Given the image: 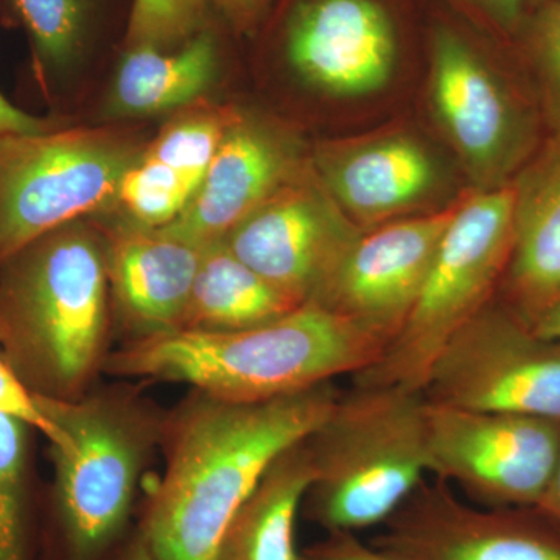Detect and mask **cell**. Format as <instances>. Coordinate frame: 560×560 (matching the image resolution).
Wrapping results in <instances>:
<instances>
[{
  "label": "cell",
  "instance_id": "cell-12",
  "mask_svg": "<svg viewBox=\"0 0 560 560\" xmlns=\"http://www.w3.org/2000/svg\"><path fill=\"white\" fill-rule=\"evenodd\" d=\"M456 208L361 234L313 302L389 345L418 301Z\"/></svg>",
  "mask_w": 560,
  "mask_h": 560
},
{
  "label": "cell",
  "instance_id": "cell-13",
  "mask_svg": "<svg viewBox=\"0 0 560 560\" xmlns=\"http://www.w3.org/2000/svg\"><path fill=\"white\" fill-rule=\"evenodd\" d=\"M431 98L478 175L501 180L517 167L529 142L528 119L488 62L448 27L431 36Z\"/></svg>",
  "mask_w": 560,
  "mask_h": 560
},
{
  "label": "cell",
  "instance_id": "cell-28",
  "mask_svg": "<svg viewBox=\"0 0 560 560\" xmlns=\"http://www.w3.org/2000/svg\"><path fill=\"white\" fill-rule=\"evenodd\" d=\"M0 412L13 416L31 425L49 441L51 448L66 451L69 438L40 411L35 394L27 389L21 378L14 374L10 364L0 355Z\"/></svg>",
  "mask_w": 560,
  "mask_h": 560
},
{
  "label": "cell",
  "instance_id": "cell-31",
  "mask_svg": "<svg viewBox=\"0 0 560 560\" xmlns=\"http://www.w3.org/2000/svg\"><path fill=\"white\" fill-rule=\"evenodd\" d=\"M60 127L47 117L33 116L18 108L0 92V140L14 136L38 135Z\"/></svg>",
  "mask_w": 560,
  "mask_h": 560
},
{
  "label": "cell",
  "instance_id": "cell-10",
  "mask_svg": "<svg viewBox=\"0 0 560 560\" xmlns=\"http://www.w3.org/2000/svg\"><path fill=\"white\" fill-rule=\"evenodd\" d=\"M371 544L400 560H560V529L539 512L477 506L436 478L423 481Z\"/></svg>",
  "mask_w": 560,
  "mask_h": 560
},
{
  "label": "cell",
  "instance_id": "cell-26",
  "mask_svg": "<svg viewBox=\"0 0 560 560\" xmlns=\"http://www.w3.org/2000/svg\"><path fill=\"white\" fill-rule=\"evenodd\" d=\"M208 0H135L128 46L171 50L202 32Z\"/></svg>",
  "mask_w": 560,
  "mask_h": 560
},
{
  "label": "cell",
  "instance_id": "cell-35",
  "mask_svg": "<svg viewBox=\"0 0 560 560\" xmlns=\"http://www.w3.org/2000/svg\"><path fill=\"white\" fill-rule=\"evenodd\" d=\"M114 560H156L154 556L151 555L150 548L147 547L145 540L142 539V536L138 533V536L135 539L128 541L125 545L124 550L117 555V558Z\"/></svg>",
  "mask_w": 560,
  "mask_h": 560
},
{
  "label": "cell",
  "instance_id": "cell-29",
  "mask_svg": "<svg viewBox=\"0 0 560 560\" xmlns=\"http://www.w3.org/2000/svg\"><path fill=\"white\" fill-rule=\"evenodd\" d=\"M300 560H400L378 550L355 533H326V537L300 552Z\"/></svg>",
  "mask_w": 560,
  "mask_h": 560
},
{
  "label": "cell",
  "instance_id": "cell-16",
  "mask_svg": "<svg viewBox=\"0 0 560 560\" xmlns=\"http://www.w3.org/2000/svg\"><path fill=\"white\" fill-rule=\"evenodd\" d=\"M103 235L110 311L125 342L183 330L205 246L128 223Z\"/></svg>",
  "mask_w": 560,
  "mask_h": 560
},
{
  "label": "cell",
  "instance_id": "cell-33",
  "mask_svg": "<svg viewBox=\"0 0 560 560\" xmlns=\"http://www.w3.org/2000/svg\"><path fill=\"white\" fill-rule=\"evenodd\" d=\"M210 2L215 3L234 24L246 27L256 20L267 0H210Z\"/></svg>",
  "mask_w": 560,
  "mask_h": 560
},
{
  "label": "cell",
  "instance_id": "cell-27",
  "mask_svg": "<svg viewBox=\"0 0 560 560\" xmlns=\"http://www.w3.org/2000/svg\"><path fill=\"white\" fill-rule=\"evenodd\" d=\"M526 33L548 110L560 130V0L540 5Z\"/></svg>",
  "mask_w": 560,
  "mask_h": 560
},
{
  "label": "cell",
  "instance_id": "cell-14",
  "mask_svg": "<svg viewBox=\"0 0 560 560\" xmlns=\"http://www.w3.org/2000/svg\"><path fill=\"white\" fill-rule=\"evenodd\" d=\"M291 68L305 83L334 95H366L393 77L397 38L377 0H305L289 22Z\"/></svg>",
  "mask_w": 560,
  "mask_h": 560
},
{
  "label": "cell",
  "instance_id": "cell-25",
  "mask_svg": "<svg viewBox=\"0 0 560 560\" xmlns=\"http://www.w3.org/2000/svg\"><path fill=\"white\" fill-rule=\"evenodd\" d=\"M31 35L36 58L44 69L62 70L72 65L83 43L84 0H10Z\"/></svg>",
  "mask_w": 560,
  "mask_h": 560
},
{
  "label": "cell",
  "instance_id": "cell-1",
  "mask_svg": "<svg viewBox=\"0 0 560 560\" xmlns=\"http://www.w3.org/2000/svg\"><path fill=\"white\" fill-rule=\"evenodd\" d=\"M334 383L241 404L191 389L165 412L164 474L139 534L156 560H215L224 530L272 460L318 429Z\"/></svg>",
  "mask_w": 560,
  "mask_h": 560
},
{
  "label": "cell",
  "instance_id": "cell-8",
  "mask_svg": "<svg viewBox=\"0 0 560 560\" xmlns=\"http://www.w3.org/2000/svg\"><path fill=\"white\" fill-rule=\"evenodd\" d=\"M422 393L463 410L560 422V341L492 301L441 350Z\"/></svg>",
  "mask_w": 560,
  "mask_h": 560
},
{
  "label": "cell",
  "instance_id": "cell-34",
  "mask_svg": "<svg viewBox=\"0 0 560 560\" xmlns=\"http://www.w3.org/2000/svg\"><path fill=\"white\" fill-rule=\"evenodd\" d=\"M534 331L547 340L560 341V302L541 313L539 318L530 324Z\"/></svg>",
  "mask_w": 560,
  "mask_h": 560
},
{
  "label": "cell",
  "instance_id": "cell-36",
  "mask_svg": "<svg viewBox=\"0 0 560 560\" xmlns=\"http://www.w3.org/2000/svg\"><path fill=\"white\" fill-rule=\"evenodd\" d=\"M555 2V0H528V3H539V5H544V3Z\"/></svg>",
  "mask_w": 560,
  "mask_h": 560
},
{
  "label": "cell",
  "instance_id": "cell-9",
  "mask_svg": "<svg viewBox=\"0 0 560 560\" xmlns=\"http://www.w3.org/2000/svg\"><path fill=\"white\" fill-rule=\"evenodd\" d=\"M429 474L482 508L533 510L560 451L559 420L463 410L425 399Z\"/></svg>",
  "mask_w": 560,
  "mask_h": 560
},
{
  "label": "cell",
  "instance_id": "cell-24",
  "mask_svg": "<svg viewBox=\"0 0 560 560\" xmlns=\"http://www.w3.org/2000/svg\"><path fill=\"white\" fill-rule=\"evenodd\" d=\"M194 195V187L178 172L142 153L121 178L116 202L127 213L128 224L162 230L178 219Z\"/></svg>",
  "mask_w": 560,
  "mask_h": 560
},
{
  "label": "cell",
  "instance_id": "cell-15",
  "mask_svg": "<svg viewBox=\"0 0 560 560\" xmlns=\"http://www.w3.org/2000/svg\"><path fill=\"white\" fill-rule=\"evenodd\" d=\"M301 172L289 140L235 113L189 205L161 231L197 246L221 242Z\"/></svg>",
  "mask_w": 560,
  "mask_h": 560
},
{
  "label": "cell",
  "instance_id": "cell-17",
  "mask_svg": "<svg viewBox=\"0 0 560 560\" xmlns=\"http://www.w3.org/2000/svg\"><path fill=\"white\" fill-rule=\"evenodd\" d=\"M514 245L504 305L533 324L560 302V138L515 183Z\"/></svg>",
  "mask_w": 560,
  "mask_h": 560
},
{
  "label": "cell",
  "instance_id": "cell-18",
  "mask_svg": "<svg viewBox=\"0 0 560 560\" xmlns=\"http://www.w3.org/2000/svg\"><path fill=\"white\" fill-rule=\"evenodd\" d=\"M330 197L363 223H377L422 201L438 179L436 165L416 140L388 138L320 156Z\"/></svg>",
  "mask_w": 560,
  "mask_h": 560
},
{
  "label": "cell",
  "instance_id": "cell-5",
  "mask_svg": "<svg viewBox=\"0 0 560 560\" xmlns=\"http://www.w3.org/2000/svg\"><path fill=\"white\" fill-rule=\"evenodd\" d=\"M305 441L315 469L305 518L326 533L383 525L429 474L425 396L353 385Z\"/></svg>",
  "mask_w": 560,
  "mask_h": 560
},
{
  "label": "cell",
  "instance_id": "cell-20",
  "mask_svg": "<svg viewBox=\"0 0 560 560\" xmlns=\"http://www.w3.org/2000/svg\"><path fill=\"white\" fill-rule=\"evenodd\" d=\"M219 68L217 44L209 32L178 47H135L125 55L113 92L110 116L139 117L189 105L213 83Z\"/></svg>",
  "mask_w": 560,
  "mask_h": 560
},
{
  "label": "cell",
  "instance_id": "cell-2",
  "mask_svg": "<svg viewBox=\"0 0 560 560\" xmlns=\"http://www.w3.org/2000/svg\"><path fill=\"white\" fill-rule=\"evenodd\" d=\"M105 235L83 220L0 267V355L36 397L77 400L103 374L110 340Z\"/></svg>",
  "mask_w": 560,
  "mask_h": 560
},
{
  "label": "cell",
  "instance_id": "cell-11",
  "mask_svg": "<svg viewBox=\"0 0 560 560\" xmlns=\"http://www.w3.org/2000/svg\"><path fill=\"white\" fill-rule=\"evenodd\" d=\"M302 171L223 238L232 254L300 305L318 298L363 232Z\"/></svg>",
  "mask_w": 560,
  "mask_h": 560
},
{
  "label": "cell",
  "instance_id": "cell-4",
  "mask_svg": "<svg viewBox=\"0 0 560 560\" xmlns=\"http://www.w3.org/2000/svg\"><path fill=\"white\" fill-rule=\"evenodd\" d=\"M36 401L69 438L66 451L49 447L55 555L102 560L130 521L140 480L161 448L165 411L125 385Z\"/></svg>",
  "mask_w": 560,
  "mask_h": 560
},
{
  "label": "cell",
  "instance_id": "cell-32",
  "mask_svg": "<svg viewBox=\"0 0 560 560\" xmlns=\"http://www.w3.org/2000/svg\"><path fill=\"white\" fill-rule=\"evenodd\" d=\"M533 510L539 512L541 517L547 518L556 528L560 529V451L547 489Z\"/></svg>",
  "mask_w": 560,
  "mask_h": 560
},
{
  "label": "cell",
  "instance_id": "cell-7",
  "mask_svg": "<svg viewBox=\"0 0 560 560\" xmlns=\"http://www.w3.org/2000/svg\"><path fill=\"white\" fill-rule=\"evenodd\" d=\"M143 150L98 128L0 140V267L36 238L114 205Z\"/></svg>",
  "mask_w": 560,
  "mask_h": 560
},
{
  "label": "cell",
  "instance_id": "cell-22",
  "mask_svg": "<svg viewBox=\"0 0 560 560\" xmlns=\"http://www.w3.org/2000/svg\"><path fill=\"white\" fill-rule=\"evenodd\" d=\"M33 433L27 423L0 412V560H35Z\"/></svg>",
  "mask_w": 560,
  "mask_h": 560
},
{
  "label": "cell",
  "instance_id": "cell-21",
  "mask_svg": "<svg viewBox=\"0 0 560 560\" xmlns=\"http://www.w3.org/2000/svg\"><path fill=\"white\" fill-rule=\"evenodd\" d=\"M300 307L221 241L202 249L183 330L213 334L253 329Z\"/></svg>",
  "mask_w": 560,
  "mask_h": 560
},
{
  "label": "cell",
  "instance_id": "cell-6",
  "mask_svg": "<svg viewBox=\"0 0 560 560\" xmlns=\"http://www.w3.org/2000/svg\"><path fill=\"white\" fill-rule=\"evenodd\" d=\"M515 201L510 184L460 202L404 327L352 385L422 393L441 350L499 290L514 245Z\"/></svg>",
  "mask_w": 560,
  "mask_h": 560
},
{
  "label": "cell",
  "instance_id": "cell-23",
  "mask_svg": "<svg viewBox=\"0 0 560 560\" xmlns=\"http://www.w3.org/2000/svg\"><path fill=\"white\" fill-rule=\"evenodd\" d=\"M235 113L200 110L165 125L143 156L178 172L197 191L219 151Z\"/></svg>",
  "mask_w": 560,
  "mask_h": 560
},
{
  "label": "cell",
  "instance_id": "cell-19",
  "mask_svg": "<svg viewBox=\"0 0 560 560\" xmlns=\"http://www.w3.org/2000/svg\"><path fill=\"white\" fill-rule=\"evenodd\" d=\"M305 440L280 453L261 475L224 530L215 560H300L294 525L315 478Z\"/></svg>",
  "mask_w": 560,
  "mask_h": 560
},
{
  "label": "cell",
  "instance_id": "cell-3",
  "mask_svg": "<svg viewBox=\"0 0 560 560\" xmlns=\"http://www.w3.org/2000/svg\"><path fill=\"white\" fill-rule=\"evenodd\" d=\"M388 342L338 313L307 302L265 326L237 331H187L125 342L103 374L184 383L191 389L254 404L353 375L381 359Z\"/></svg>",
  "mask_w": 560,
  "mask_h": 560
},
{
  "label": "cell",
  "instance_id": "cell-30",
  "mask_svg": "<svg viewBox=\"0 0 560 560\" xmlns=\"http://www.w3.org/2000/svg\"><path fill=\"white\" fill-rule=\"evenodd\" d=\"M458 2L506 35H515L525 24L528 0H458Z\"/></svg>",
  "mask_w": 560,
  "mask_h": 560
}]
</instances>
